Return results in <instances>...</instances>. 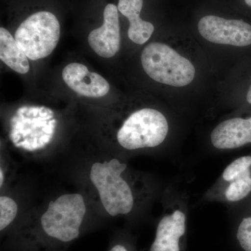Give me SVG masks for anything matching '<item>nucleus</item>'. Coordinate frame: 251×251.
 Masks as SVG:
<instances>
[{
    "instance_id": "16",
    "label": "nucleus",
    "mask_w": 251,
    "mask_h": 251,
    "mask_svg": "<svg viewBox=\"0 0 251 251\" xmlns=\"http://www.w3.org/2000/svg\"><path fill=\"white\" fill-rule=\"evenodd\" d=\"M239 245L244 251H251V216L241 221L237 232Z\"/></svg>"
},
{
    "instance_id": "10",
    "label": "nucleus",
    "mask_w": 251,
    "mask_h": 251,
    "mask_svg": "<svg viewBox=\"0 0 251 251\" xmlns=\"http://www.w3.org/2000/svg\"><path fill=\"white\" fill-rule=\"evenodd\" d=\"M186 215L176 210L162 218L150 251H180L179 239L186 232Z\"/></svg>"
},
{
    "instance_id": "3",
    "label": "nucleus",
    "mask_w": 251,
    "mask_h": 251,
    "mask_svg": "<svg viewBox=\"0 0 251 251\" xmlns=\"http://www.w3.org/2000/svg\"><path fill=\"white\" fill-rule=\"evenodd\" d=\"M169 131L166 117L156 109L143 108L130 114L116 133L119 146L128 151L154 148L166 140Z\"/></svg>"
},
{
    "instance_id": "1",
    "label": "nucleus",
    "mask_w": 251,
    "mask_h": 251,
    "mask_svg": "<svg viewBox=\"0 0 251 251\" xmlns=\"http://www.w3.org/2000/svg\"><path fill=\"white\" fill-rule=\"evenodd\" d=\"M127 165L116 158L98 160L89 169V181L104 211L111 217L130 214L135 206L131 184L124 175Z\"/></svg>"
},
{
    "instance_id": "12",
    "label": "nucleus",
    "mask_w": 251,
    "mask_h": 251,
    "mask_svg": "<svg viewBox=\"0 0 251 251\" xmlns=\"http://www.w3.org/2000/svg\"><path fill=\"white\" fill-rule=\"evenodd\" d=\"M0 59L18 74H27L30 69L29 58L14 36L4 27L0 28Z\"/></svg>"
},
{
    "instance_id": "5",
    "label": "nucleus",
    "mask_w": 251,
    "mask_h": 251,
    "mask_svg": "<svg viewBox=\"0 0 251 251\" xmlns=\"http://www.w3.org/2000/svg\"><path fill=\"white\" fill-rule=\"evenodd\" d=\"M60 38V25L55 15L41 11L28 16L18 26L15 39L32 61L46 58L53 52Z\"/></svg>"
},
{
    "instance_id": "7",
    "label": "nucleus",
    "mask_w": 251,
    "mask_h": 251,
    "mask_svg": "<svg viewBox=\"0 0 251 251\" xmlns=\"http://www.w3.org/2000/svg\"><path fill=\"white\" fill-rule=\"evenodd\" d=\"M89 45L96 54L103 58H110L118 52L121 44L118 7L108 4L103 11V23L88 35Z\"/></svg>"
},
{
    "instance_id": "18",
    "label": "nucleus",
    "mask_w": 251,
    "mask_h": 251,
    "mask_svg": "<svg viewBox=\"0 0 251 251\" xmlns=\"http://www.w3.org/2000/svg\"><path fill=\"white\" fill-rule=\"evenodd\" d=\"M247 100L248 103H249V104H251V85L250 86V87H249V91H248Z\"/></svg>"
},
{
    "instance_id": "11",
    "label": "nucleus",
    "mask_w": 251,
    "mask_h": 251,
    "mask_svg": "<svg viewBox=\"0 0 251 251\" xmlns=\"http://www.w3.org/2000/svg\"><path fill=\"white\" fill-rule=\"evenodd\" d=\"M117 7L129 22L128 36L130 40L139 45L145 44L152 35L154 26L140 17L143 0H119Z\"/></svg>"
},
{
    "instance_id": "15",
    "label": "nucleus",
    "mask_w": 251,
    "mask_h": 251,
    "mask_svg": "<svg viewBox=\"0 0 251 251\" xmlns=\"http://www.w3.org/2000/svg\"><path fill=\"white\" fill-rule=\"evenodd\" d=\"M251 156L238 158L227 166L223 173V179L227 182H232L239 176L251 169Z\"/></svg>"
},
{
    "instance_id": "19",
    "label": "nucleus",
    "mask_w": 251,
    "mask_h": 251,
    "mask_svg": "<svg viewBox=\"0 0 251 251\" xmlns=\"http://www.w3.org/2000/svg\"><path fill=\"white\" fill-rule=\"evenodd\" d=\"M244 1L246 5L251 9V0H244Z\"/></svg>"
},
{
    "instance_id": "13",
    "label": "nucleus",
    "mask_w": 251,
    "mask_h": 251,
    "mask_svg": "<svg viewBox=\"0 0 251 251\" xmlns=\"http://www.w3.org/2000/svg\"><path fill=\"white\" fill-rule=\"evenodd\" d=\"M251 192V171L249 169L229 183L225 192V196L229 202H237L247 197Z\"/></svg>"
},
{
    "instance_id": "6",
    "label": "nucleus",
    "mask_w": 251,
    "mask_h": 251,
    "mask_svg": "<svg viewBox=\"0 0 251 251\" xmlns=\"http://www.w3.org/2000/svg\"><path fill=\"white\" fill-rule=\"evenodd\" d=\"M198 31L204 39L214 44L239 47L251 44V25L242 20L204 16L198 23Z\"/></svg>"
},
{
    "instance_id": "4",
    "label": "nucleus",
    "mask_w": 251,
    "mask_h": 251,
    "mask_svg": "<svg viewBox=\"0 0 251 251\" xmlns=\"http://www.w3.org/2000/svg\"><path fill=\"white\" fill-rule=\"evenodd\" d=\"M141 63L144 71L151 79L173 87L189 85L196 74L192 63L162 43L147 46L142 52Z\"/></svg>"
},
{
    "instance_id": "14",
    "label": "nucleus",
    "mask_w": 251,
    "mask_h": 251,
    "mask_svg": "<svg viewBox=\"0 0 251 251\" xmlns=\"http://www.w3.org/2000/svg\"><path fill=\"white\" fill-rule=\"evenodd\" d=\"M19 205L15 198L9 195L0 196V230L8 228L17 218Z\"/></svg>"
},
{
    "instance_id": "17",
    "label": "nucleus",
    "mask_w": 251,
    "mask_h": 251,
    "mask_svg": "<svg viewBox=\"0 0 251 251\" xmlns=\"http://www.w3.org/2000/svg\"><path fill=\"white\" fill-rule=\"evenodd\" d=\"M108 251H128L126 248L122 244H116L113 246Z\"/></svg>"
},
{
    "instance_id": "9",
    "label": "nucleus",
    "mask_w": 251,
    "mask_h": 251,
    "mask_svg": "<svg viewBox=\"0 0 251 251\" xmlns=\"http://www.w3.org/2000/svg\"><path fill=\"white\" fill-rule=\"evenodd\" d=\"M211 142L218 150H234L251 144V117L221 122L211 132Z\"/></svg>"
},
{
    "instance_id": "2",
    "label": "nucleus",
    "mask_w": 251,
    "mask_h": 251,
    "mask_svg": "<svg viewBox=\"0 0 251 251\" xmlns=\"http://www.w3.org/2000/svg\"><path fill=\"white\" fill-rule=\"evenodd\" d=\"M87 214V201L82 193H63L47 204L39 217V228L50 239L72 242L80 236Z\"/></svg>"
},
{
    "instance_id": "8",
    "label": "nucleus",
    "mask_w": 251,
    "mask_h": 251,
    "mask_svg": "<svg viewBox=\"0 0 251 251\" xmlns=\"http://www.w3.org/2000/svg\"><path fill=\"white\" fill-rule=\"evenodd\" d=\"M66 85L75 93L87 98H101L110 92V84L101 75L89 71L80 63L68 64L62 71Z\"/></svg>"
}]
</instances>
